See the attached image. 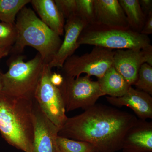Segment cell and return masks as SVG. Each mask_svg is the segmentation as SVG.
I'll use <instances>...</instances> for the list:
<instances>
[{"label": "cell", "instance_id": "cell-1", "mask_svg": "<svg viewBox=\"0 0 152 152\" xmlns=\"http://www.w3.org/2000/svg\"><path fill=\"white\" fill-rule=\"evenodd\" d=\"M137 119L128 112L96 104L68 118L58 136L89 143L97 152H116L122 150L125 135Z\"/></svg>", "mask_w": 152, "mask_h": 152}, {"label": "cell", "instance_id": "cell-2", "mask_svg": "<svg viewBox=\"0 0 152 152\" xmlns=\"http://www.w3.org/2000/svg\"><path fill=\"white\" fill-rule=\"evenodd\" d=\"M34 100L0 93V133L10 145L24 152L33 151Z\"/></svg>", "mask_w": 152, "mask_h": 152}, {"label": "cell", "instance_id": "cell-3", "mask_svg": "<svg viewBox=\"0 0 152 152\" xmlns=\"http://www.w3.org/2000/svg\"><path fill=\"white\" fill-rule=\"evenodd\" d=\"M15 27L17 39L10 53L20 55L26 47H32L37 51L44 63L48 64L62 42L60 36L45 24L34 11L26 6L17 15Z\"/></svg>", "mask_w": 152, "mask_h": 152}, {"label": "cell", "instance_id": "cell-4", "mask_svg": "<svg viewBox=\"0 0 152 152\" xmlns=\"http://www.w3.org/2000/svg\"><path fill=\"white\" fill-rule=\"evenodd\" d=\"M24 57L14 55L9 62V70L3 74V88L1 92L10 96L34 99L36 89L45 63L38 53L27 62Z\"/></svg>", "mask_w": 152, "mask_h": 152}, {"label": "cell", "instance_id": "cell-5", "mask_svg": "<svg viewBox=\"0 0 152 152\" xmlns=\"http://www.w3.org/2000/svg\"><path fill=\"white\" fill-rule=\"evenodd\" d=\"M78 43L113 50L141 49L151 45L148 36L130 28L88 25L82 31Z\"/></svg>", "mask_w": 152, "mask_h": 152}, {"label": "cell", "instance_id": "cell-6", "mask_svg": "<svg viewBox=\"0 0 152 152\" xmlns=\"http://www.w3.org/2000/svg\"><path fill=\"white\" fill-rule=\"evenodd\" d=\"M64 77L59 87L66 112L82 108L86 110L96 104L98 99L104 96L98 81L88 75L74 78Z\"/></svg>", "mask_w": 152, "mask_h": 152}, {"label": "cell", "instance_id": "cell-7", "mask_svg": "<svg viewBox=\"0 0 152 152\" xmlns=\"http://www.w3.org/2000/svg\"><path fill=\"white\" fill-rule=\"evenodd\" d=\"M114 51L94 47L90 53L82 56L72 55L66 60L61 70L63 77H78L82 74L101 79L113 66Z\"/></svg>", "mask_w": 152, "mask_h": 152}, {"label": "cell", "instance_id": "cell-8", "mask_svg": "<svg viewBox=\"0 0 152 152\" xmlns=\"http://www.w3.org/2000/svg\"><path fill=\"white\" fill-rule=\"evenodd\" d=\"M52 69L45 64L36 89L34 99L49 120L60 129L68 117L59 88L51 83Z\"/></svg>", "mask_w": 152, "mask_h": 152}, {"label": "cell", "instance_id": "cell-9", "mask_svg": "<svg viewBox=\"0 0 152 152\" xmlns=\"http://www.w3.org/2000/svg\"><path fill=\"white\" fill-rule=\"evenodd\" d=\"M33 152H60L57 144L60 128L52 122L34 99Z\"/></svg>", "mask_w": 152, "mask_h": 152}, {"label": "cell", "instance_id": "cell-10", "mask_svg": "<svg viewBox=\"0 0 152 152\" xmlns=\"http://www.w3.org/2000/svg\"><path fill=\"white\" fill-rule=\"evenodd\" d=\"M88 25L84 20L76 15L66 19L64 27V38L58 50L48 64L50 68H62L66 60L73 55L80 47L78 43L79 38Z\"/></svg>", "mask_w": 152, "mask_h": 152}, {"label": "cell", "instance_id": "cell-11", "mask_svg": "<svg viewBox=\"0 0 152 152\" xmlns=\"http://www.w3.org/2000/svg\"><path fill=\"white\" fill-rule=\"evenodd\" d=\"M145 63L143 48L114 51L113 66L131 86L135 83L140 68Z\"/></svg>", "mask_w": 152, "mask_h": 152}, {"label": "cell", "instance_id": "cell-12", "mask_svg": "<svg viewBox=\"0 0 152 152\" xmlns=\"http://www.w3.org/2000/svg\"><path fill=\"white\" fill-rule=\"evenodd\" d=\"M108 102L115 107L126 106L132 109L139 119L152 118V97L147 93L131 86L127 93L120 97L107 96Z\"/></svg>", "mask_w": 152, "mask_h": 152}, {"label": "cell", "instance_id": "cell-13", "mask_svg": "<svg viewBox=\"0 0 152 152\" xmlns=\"http://www.w3.org/2000/svg\"><path fill=\"white\" fill-rule=\"evenodd\" d=\"M123 152H152V122L137 119L125 135Z\"/></svg>", "mask_w": 152, "mask_h": 152}, {"label": "cell", "instance_id": "cell-14", "mask_svg": "<svg viewBox=\"0 0 152 152\" xmlns=\"http://www.w3.org/2000/svg\"><path fill=\"white\" fill-rule=\"evenodd\" d=\"M94 5L96 24L111 28H129L118 0H94Z\"/></svg>", "mask_w": 152, "mask_h": 152}, {"label": "cell", "instance_id": "cell-15", "mask_svg": "<svg viewBox=\"0 0 152 152\" xmlns=\"http://www.w3.org/2000/svg\"><path fill=\"white\" fill-rule=\"evenodd\" d=\"M30 3L45 24L60 37L64 35L65 19L54 0H31Z\"/></svg>", "mask_w": 152, "mask_h": 152}, {"label": "cell", "instance_id": "cell-16", "mask_svg": "<svg viewBox=\"0 0 152 152\" xmlns=\"http://www.w3.org/2000/svg\"><path fill=\"white\" fill-rule=\"evenodd\" d=\"M98 81L104 96L113 97L124 96L131 86L113 66Z\"/></svg>", "mask_w": 152, "mask_h": 152}, {"label": "cell", "instance_id": "cell-17", "mask_svg": "<svg viewBox=\"0 0 152 152\" xmlns=\"http://www.w3.org/2000/svg\"><path fill=\"white\" fill-rule=\"evenodd\" d=\"M124 12L130 28L140 33L147 16L140 6L139 0H119Z\"/></svg>", "mask_w": 152, "mask_h": 152}, {"label": "cell", "instance_id": "cell-18", "mask_svg": "<svg viewBox=\"0 0 152 152\" xmlns=\"http://www.w3.org/2000/svg\"><path fill=\"white\" fill-rule=\"evenodd\" d=\"M31 0H0V21L15 25L17 15Z\"/></svg>", "mask_w": 152, "mask_h": 152}, {"label": "cell", "instance_id": "cell-19", "mask_svg": "<svg viewBox=\"0 0 152 152\" xmlns=\"http://www.w3.org/2000/svg\"><path fill=\"white\" fill-rule=\"evenodd\" d=\"M57 144L60 152H97L92 144L58 136Z\"/></svg>", "mask_w": 152, "mask_h": 152}, {"label": "cell", "instance_id": "cell-20", "mask_svg": "<svg viewBox=\"0 0 152 152\" xmlns=\"http://www.w3.org/2000/svg\"><path fill=\"white\" fill-rule=\"evenodd\" d=\"M134 86L137 89L142 91L152 96V66L146 63L142 65L139 70L137 80Z\"/></svg>", "mask_w": 152, "mask_h": 152}, {"label": "cell", "instance_id": "cell-21", "mask_svg": "<svg viewBox=\"0 0 152 152\" xmlns=\"http://www.w3.org/2000/svg\"><path fill=\"white\" fill-rule=\"evenodd\" d=\"M76 15L86 22L88 25L96 23L94 0H76Z\"/></svg>", "mask_w": 152, "mask_h": 152}, {"label": "cell", "instance_id": "cell-22", "mask_svg": "<svg viewBox=\"0 0 152 152\" xmlns=\"http://www.w3.org/2000/svg\"><path fill=\"white\" fill-rule=\"evenodd\" d=\"M17 36L15 25L0 22V45L12 48L16 40Z\"/></svg>", "mask_w": 152, "mask_h": 152}, {"label": "cell", "instance_id": "cell-23", "mask_svg": "<svg viewBox=\"0 0 152 152\" xmlns=\"http://www.w3.org/2000/svg\"><path fill=\"white\" fill-rule=\"evenodd\" d=\"M54 1L65 20L76 15L77 9L76 0H54Z\"/></svg>", "mask_w": 152, "mask_h": 152}, {"label": "cell", "instance_id": "cell-24", "mask_svg": "<svg viewBox=\"0 0 152 152\" xmlns=\"http://www.w3.org/2000/svg\"><path fill=\"white\" fill-rule=\"evenodd\" d=\"M140 34L146 36L152 34V11L147 16Z\"/></svg>", "mask_w": 152, "mask_h": 152}, {"label": "cell", "instance_id": "cell-25", "mask_svg": "<svg viewBox=\"0 0 152 152\" xmlns=\"http://www.w3.org/2000/svg\"><path fill=\"white\" fill-rule=\"evenodd\" d=\"M51 83L55 86L59 88L64 82V77L61 74L52 72L50 77Z\"/></svg>", "mask_w": 152, "mask_h": 152}, {"label": "cell", "instance_id": "cell-26", "mask_svg": "<svg viewBox=\"0 0 152 152\" xmlns=\"http://www.w3.org/2000/svg\"><path fill=\"white\" fill-rule=\"evenodd\" d=\"M142 12L146 16L152 11V0H139Z\"/></svg>", "mask_w": 152, "mask_h": 152}, {"label": "cell", "instance_id": "cell-27", "mask_svg": "<svg viewBox=\"0 0 152 152\" xmlns=\"http://www.w3.org/2000/svg\"><path fill=\"white\" fill-rule=\"evenodd\" d=\"M12 47L3 46L0 45V61L4 57L7 56L10 53Z\"/></svg>", "mask_w": 152, "mask_h": 152}, {"label": "cell", "instance_id": "cell-28", "mask_svg": "<svg viewBox=\"0 0 152 152\" xmlns=\"http://www.w3.org/2000/svg\"><path fill=\"white\" fill-rule=\"evenodd\" d=\"M3 88V73L0 71V93L2 91Z\"/></svg>", "mask_w": 152, "mask_h": 152}]
</instances>
